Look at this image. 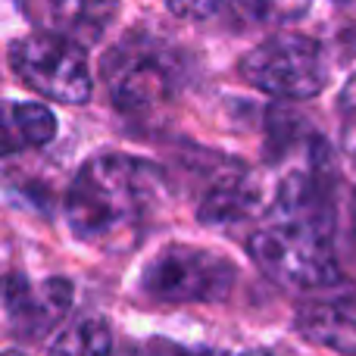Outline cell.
I'll list each match as a JSON object with an SVG mask.
<instances>
[{
    "mask_svg": "<svg viewBox=\"0 0 356 356\" xmlns=\"http://www.w3.org/2000/svg\"><path fill=\"white\" fill-rule=\"evenodd\" d=\"M166 6L191 22L253 25L272 16V0H166Z\"/></svg>",
    "mask_w": 356,
    "mask_h": 356,
    "instance_id": "12",
    "label": "cell"
},
{
    "mask_svg": "<svg viewBox=\"0 0 356 356\" xmlns=\"http://www.w3.org/2000/svg\"><path fill=\"white\" fill-rule=\"evenodd\" d=\"M241 75L247 85L272 97L307 100L328 85V56L319 41L307 35H272L241 60Z\"/></svg>",
    "mask_w": 356,
    "mask_h": 356,
    "instance_id": "4",
    "label": "cell"
},
{
    "mask_svg": "<svg viewBox=\"0 0 356 356\" xmlns=\"http://www.w3.org/2000/svg\"><path fill=\"white\" fill-rule=\"evenodd\" d=\"M0 300H3L13 332L25 341H38L69 313L72 284L66 278H47V282L35 284L25 275H10L3 278Z\"/></svg>",
    "mask_w": 356,
    "mask_h": 356,
    "instance_id": "7",
    "label": "cell"
},
{
    "mask_svg": "<svg viewBox=\"0 0 356 356\" xmlns=\"http://www.w3.org/2000/svg\"><path fill=\"white\" fill-rule=\"evenodd\" d=\"M181 79V63L166 41L131 35L106 54L104 81L110 97L125 113H147L166 104Z\"/></svg>",
    "mask_w": 356,
    "mask_h": 356,
    "instance_id": "3",
    "label": "cell"
},
{
    "mask_svg": "<svg viewBox=\"0 0 356 356\" xmlns=\"http://www.w3.org/2000/svg\"><path fill=\"white\" fill-rule=\"evenodd\" d=\"M247 250H250L253 263L282 288L322 291L344 278L332 234L313 225L272 219L269 225L250 234Z\"/></svg>",
    "mask_w": 356,
    "mask_h": 356,
    "instance_id": "2",
    "label": "cell"
},
{
    "mask_svg": "<svg viewBox=\"0 0 356 356\" xmlns=\"http://www.w3.org/2000/svg\"><path fill=\"white\" fill-rule=\"evenodd\" d=\"M10 66L31 91L56 104H85L94 94L88 50L56 35H25L13 41Z\"/></svg>",
    "mask_w": 356,
    "mask_h": 356,
    "instance_id": "6",
    "label": "cell"
},
{
    "mask_svg": "<svg viewBox=\"0 0 356 356\" xmlns=\"http://www.w3.org/2000/svg\"><path fill=\"white\" fill-rule=\"evenodd\" d=\"M113 353V332L104 319L88 316L79 319L54 341L47 356H110Z\"/></svg>",
    "mask_w": 356,
    "mask_h": 356,
    "instance_id": "13",
    "label": "cell"
},
{
    "mask_svg": "<svg viewBox=\"0 0 356 356\" xmlns=\"http://www.w3.org/2000/svg\"><path fill=\"white\" fill-rule=\"evenodd\" d=\"M25 16L44 35H56L79 47H91L119 16L122 0H19Z\"/></svg>",
    "mask_w": 356,
    "mask_h": 356,
    "instance_id": "8",
    "label": "cell"
},
{
    "mask_svg": "<svg viewBox=\"0 0 356 356\" xmlns=\"http://www.w3.org/2000/svg\"><path fill=\"white\" fill-rule=\"evenodd\" d=\"M56 135V116L44 104L0 100V156L44 147Z\"/></svg>",
    "mask_w": 356,
    "mask_h": 356,
    "instance_id": "10",
    "label": "cell"
},
{
    "mask_svg": "<svg viewBox=\"0 0 356 356\" xmlns=\"http://www.w3.org/2000/svg\"><path fill=\"white\" fill-rule=\"evenodd\" d=\"M259 203V188L244 175H234L219 181L200 203L203 225H234V222L253 216Z\"/></svg>",
    "mask_w": 356,
    "mask_h": 356,
    "instance_id": "11",
    "label": "cell"
},
{
    "mask_svg": "<svg viewBox=\"0 0 356 356\" xmlns=\"http://www.w3.org/2000/svg\"><path fill=\"white\" fill-rule=\"evenodd\" d=\"M297 332L328 350L356 356V297H325L297 309Z\"/></svg>",
    "mask_w": 356,
    "mask_h": 356,
    "instance_id": "9",
    "label": "cell"
},
{
    "mask_svg": "<svg viewBox=\"0 0 356 356\" xmlns=\"http://www.w3.org/2000/svg\"><path fill=\"white\" fill-rule=\"evenodd\" d=\"M166 200L169 184L156 163L129 154H100L72 178L66 197L69 232L94 247H135L160 219Z\"/></svg>",
    "mask_w": 356,
    "mask_h": 356,
    "instance_id": "1",
    "label": "cell"
},
{
    "mask_svg": "<svg viewBox=\"0 0 356 356\" xmlns=\"http://www.w3.org/2000/svg\"><path fill=\"white\" fill-rule=\"evenodd\" d=\"M238 269L222 253L169 244L147 263L141 284L163 303H219L232 294Z\"/></svg>",
    "mask_w": 356,
    "mask_h": 356,
    "instance_id": "5",
    "label": "cell"
},
{
    "mask_svg": "<svg viewBox=\"0 0 356 356\" xmlns=\"http://www.w3.org/2000/svg\"><path fill=\"white\" fill-rule=\"evenodd\" d=\"M141 356H234V353H222V350H191V347H178L169 341H150L144 347Z\"/></svg>",
    "mask_w": 356,
    "mask_h": 356,
    "instance_id": "14",
    "label": "cell"
}]
</instances>
